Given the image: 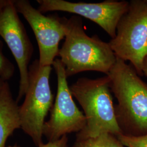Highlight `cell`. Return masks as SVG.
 Segmentation results:
<instances>
[{"label":"cell","mask_w":147,"mask_h":147,"mask_svg":"<svg viewBox=\"0 0 147 147\" xmlns=\"http://www.w3.org/2000/svg\"><path fill=\"white\" fill-rule=\"evenodd\" d=\"M20 127L19 106L6 82L0 94V147H5L7 138Z\"/></svg>","instance_id":"cell-10"},{"label":"cell","mask_w":147,"mask_h":147,"mask_svg":"<svg viewBox=\"0 0 147 147\" xmlns=\"http://www.w3.org/2000/svg\"><path fill=\"white\" fill-rule=\"evenodd\" d=\"M41 13L62 11L82 16L100 26L113 39L118 22L129 8L126 1L107 0L99 3L71 2L64 0H38Z\"/></svg>","instance_id":"cell-9"},{"label":"cell","mask_w":147,"mask_h":147,"mask_svg":"<svg viewBox=\"0 0 147 147\" xmlns=\"http://www.w3.org/2000/svg\"><path fill=\"white\" fill-rule=\"evenodd\" d=\"M111 92L118 101L115 110L121 129L135 136L147 134V84L130 64L117 57L106 75Z\"/></svg>","instance_id":"cell-2"},{"label":"cell","mask_w":147,"mask_h":147,"mask_svg":"<svg viewBox=\"0 0 147 147\" xmlns=\"http://www.w3.org/2000/svg\"><path fill=\"white\" fill-rule=\"evenodd\" d=\"M51 70V66L41 67L38 59L32 63L25 98L19 106L20 127L38 147L42 143L45 119L53 106V95L50 86Z\"/></svg>","instance_id":"cell-5"},{"label":"cell","mask_w":147,"mask_h":147,"mask_svg":"<svg viewBox=\"0 0 147 147\" xmlns=\"http://www.w3.org/2000/svg\"><path fill=\"white\" fill-rule=\"evenodd\" d=\"M0 36L9 48L20 73V85L16 101L26 94L28 86V64L33 53V47L26 29L18 16L14 0L0 11Z\"/></svg>","instance_id":"cell-8"},{"label":"cell","mask_w":147,"mask_h":147,"mask_svg":"<svg viewBox=\"0 0 147 147\" xmlns=\"http://www.w3.org/2000/svg\"><path fill=\"white\" fill-rule=\"evenodd\" d=\"M142 73L143 75H145L147 77V56H146L143 63V67H142Z\"/></svg>","instance_id":"cell-16"},{"label":"cell","mask_w":147,"mask_h":147,"mask_svg":"<svg viewBox=\"0 0 147 147\" xmlns=\"http://www.w3.org/2000/svg\"><path fill=\"white\" fill-rule=\"evenodd\" d=\"M92 146L95 147H124L115 136L106 134L94 138L82 140Z\"/></svg>","instance_id":"cell-11"},{"label":"cell","mask_w":147,"mask_h":147,"mask_svg":"<svg viewBox=\"0 0 147 147\" xmlns=\"http://www.w3.org/2000/svg\"><path fill=\"white\" fill-rule=\"evenodd\" d=\"M19 147V146H9V147Z\"/></svg>","instance_id":"cell-19"},{"label":"cell","mask_w":147,"mask_h":147,"mask_svg":"<svg viewBox=\"0 0 147 147\" xmlns=\"http://www.w3.org/2000/svg\"><path fill=\"white\" fill-rule=\"evenodd\" d=\"M71 93L84 110L86 119L84 129L76 141L94 138L109 134H123L116 118L107 76L96 79H79L70 87Z\"/></svg>","instance_id":"cell-3"},{"label":"cell","mask_w":147,"mask_h":147,"mask_svg":"<svg viewBox=\"0 0 147 147\" xmlns=\"http://www.w3.org/2000/svg\"><path fill=\"white\" fill-rule=\"evenodd\" d=\"M18 13L22 15L37 39L41 67L52 66L59 51V44L65 37L67 19L57 16H45L27 0H14Z\"/></svg>","instance_id":"cell-7"},{"label":"cell","mask_w":147,"mask_h":147,"mask_svg":"<svg viewBox=\"0 0 147 147\" xmlns=\"http://www.w3.org/2000/svg\"><path fill=\"white\" fill-rule=\"evenodd\" d=\"M75 147H95L89 145L83 141H76L75 142Z\"/></svg>","instance_id":"cell-15"},{"label":"cell","mask_w":147,"mask_h":147,"mask_svg":"<svg viewBox=\"0 0 147 147\" xmlns=\"http://www.w3.org/2000/svg\"><path fill=\"white\" fill-rule=\"evenodd\" d=\"M9 0H0V11L9 2Z\"/></svg>","instance_id":"cell-17"},{"label":"cell","mask_w":147,"mask_h":147,"mask_svg":"<svg viewBox=\"0 0 147 147\" xmlns=\"http://www.w3.org/2000/svg\"><path fill=\"white\" fill-rule=\"evenodd\" d=\"M58 56L67 78L87 71L107 75L117 60L109 42H104L97 35L89 37L86 34L81 18L77 16L67 19L65 41Z\"/></svg>","instance_id":"cell-1"},{"label":"cell","mask_w":147,"mask_h":147,"mask_svg":"<svg viewBox=\"0 0 147 147\" xmlns=\"http://www.w3.org/2000/svg\"><path fill=\"white\" fill-rule=\"evenodd\" d=\"M53 66L57 78V95L50 119L43 127V135L49 142L57 141L71 132H80L86 124L84 115L74 101L63 63L56 58Z\"/></svg>","instance_id":"cell-6"},{"label":"cell","mask_w":147,"mask_h":147,"mask_svg":"<svg viewBox=\"0 0 147 147\" xmlns=\"http://www.w3.org/2000/svg\"><path fill=\"white\" fill-rule=\"evenodd\" d=\"M3 44L0 40V78L7 82L14 75V65L3 53Z\"/></svg>","instance_id":"cell-12"},{"label":"cell","mask_w":147,"mask_h":147,"mask_svg":"<svg viewBox=\"0 0 147 147\" xmlns=\"http://www.w3.org/2000/svg\"><path fill=\"white\" fill-rule=\"evenodd\" d=\"M5 82H6L5 80H3V79L0 78V94H1V92L3 89V88L5 86Z\"/></svg>","instance_id":"cell-18"},{"label":"cell","mask_w":147,"mask_h":147,"mask_svg":"<svg viewBox=\"0 0 147 147\" xmlns=\"http://www.w3.org/2000/svg\"><path fill=\"white\" fill-rule=\"evenodd\" d=\"M67 144L68 138L65 135L55 141L47 142L46 144L42 143L38 147H67Z\"/></svg>","instance_id":"cell-14"},{"label":"cell","mask_w":147,"mask_h":147,"mask_svg":"<svg viewBox=\"0 0 147 147\" xmlns=\"http://www.w3.org/2000/svg\"><path fill=\"white\" fill-rule=\"evenodd\" d=\"M109 42L116 57L129 61L142 76L143 61L147 56V0H131L118 23L116 36Z\"/></svg>","instance_id":"cell-4"},{"label":"cell","mask_w":147,"mask_h":147,"mask_svg":"<svg viewBox=\"0 0 147 147\" xmlns=\"http://www.w3.org/2000/svg\"><path fill=\"white\" fill-rule=\"evenodd\" d=\"M116 137L124 146L147 147V134L139 136H132L121 134Z\"/></svg>","instance_id":"cell-13"}]
</instances>
